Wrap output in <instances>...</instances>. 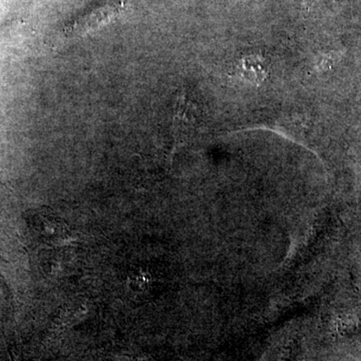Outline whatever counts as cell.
<instances>
[{"label": "cell", "mask_w": 361, "mask_h": 361, "mask_svg": "<svg viewBox=\"0 0 361 361\" xmlns=\"http://www.w3.org/2000/svg\"><path fill=\"white\" fill-rule=\"evenodd\" d=\"M25 220L35 235L49 245L65 247L75 242L70 227L65 220L51 209L39 208L28 211Z\"/></svg>", "instance_id": "6da1fadb"}]
</instances>
